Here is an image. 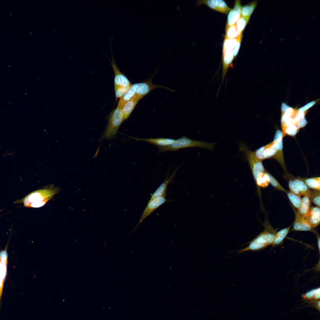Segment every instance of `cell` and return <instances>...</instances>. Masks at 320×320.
Here are the masks:
<instances>
[{"label":"cell","mask_w":320,"mask_h":320,"mask_svg":"<svg viewBox=\"0 0 320 320\" xmlns=\"http://www.w3.org/2000/svg\"><path fill=\"white\" fill-rule=\"evenodd\" d=\"M59 191L57 188L50 187L34 191L23 199L16 202H22L25 207L39 208L44 206Z\"/></svg>","instance_id":"cell-1"},{"label":"cell","mask_w":320,"mask_h":320,"mask_svg":"<svg viewBox=\"0 0 320 320\" xmlns=\"http://www.w3.org/2000/svg\"><path fill=\"white\" fill-rule=\"evenodd\" d=\"M264 226V231L248 243L249 245L247 247L237 251L238 254L248 251H258L272 244L277 230L274 229L267 221H266Z\"/></svg>","instance_id":"cell-2"},{"label":"cell","mask_w":320,"mask_h":320,"mask_svg":"<svg viewBox=\"0 0 320 320\" xmlns=\"http://www.w3.org/2000/svg\"><path fill=\"white\" fill-rule=\"evenodd\" d=\"M216 143H210L201 141L193 140L183 135L181 138L176 140L171 145L162 147H159V153L168 151H175L179 149L190 147H199L213 150Z\"/></svg>","instance_id":"cell-3"},{"label":"cell","mask_w":320,"mask_h":320,"mask_svg":"<svg viewBox=\"0 0 320 320\" xmlns=\"http://www.w3.org/2000/svg\"><path fill=\"white\" fill-rule=\"evenodd\" d=\"M122 108H116L109 116L108 123L100 140H110L116 135L118 129L123 122Z\"/></svg>","instance_id":"cell-4"},{"label":"cell","mask_w":320,"mask_h":320,"mask_svg":"<svg viewBox=\"0 0 320 320\" xmlns=\"http://www.w3.org/2000/svg\"><path fill=\"white\" fill-rule=\"evenodd\" d=\"M239 150L244 153L255 180L260 174L266 172L262 161L258 159L254 152L251 151L243 143L240 144Z\"/></svg>","instance_id":"cell-5"},{"label":"cell","mask_w":320,"mask_h":320,"mask_svg":"<svg viewBox=\"0 0 320 320\" xmlns=\"http://www.w3.org/2000/svg\"><path fill=\"white\" fill-rule=\"evenodd\" d=\"M152 78L146 81L132 84L130 88L133 94L135 95L140 96L143 97L147 95L151 91L158 87H165L172 91L171 89L165 87L154 85L152 84Z\"/></svg>","instance_id":"cell-6"},{"label":"cell","mask_w":320,"mask_h":320,"mask_svg":"<svg viewBox=\"0 0 320 320\" xmlns=\"http://www.w3.org/2000/svg\"><path fill=\"white\" fill-rule=\"evenodd\" d=\"M113 40L111 41L110 48L112 55V60L110 61L112 65L115 74L114 80V89L118 88L130 86L132 84L127 78L119 69L115 61L112 52L111 44Z\"/></svg>","instance_id":"cell-7"},{"label":"cell","mask_w":320,"mask_h":320,"mask_svg":"<svg viewBox=\"0 0 320 320\" xmlns=\"http://www.w3.org/2000/svg\"><path fill=\"white\" fill-rule=\"evenodd\" d=\"M167 200L164 196L156 197L149 200L148 204L140 217L137 224L132 230L129 235L136 229L140 223L155 210L165 202L171 201Z\"/></svg>","instance_id":"cell-8"},{"label":"cell","mask_w":320,"mask_h":320,"mask_svg":"<svg viewBox=\"0 0 320 320\" xmlns=\"http://www.w3.org/2000/svg\"><path fill=\"white\" fill-rule=\"evenodd\" d=\"M254 152L256 157L262 161L266 159H275L277 154L276 146L273 141L260 147Z\"/></svg>","instance_id":"cell-9"},{"label":"cell","mask_w":320,"mask_h":320,"mask_svg":"<svg viewBox=\"0 0 320 320\" xmlns=\"http://www.w3.org/2000/svg\"><path fill=\"white\" fill-rule=\"evenodd\" d=\"M202 4L207 5L211 9L226 15L231 9L226 2L222 0H198L196 7Z\"/></svg>","instance_id":"cell-10"},{"label":"cell","mask_w":320,"mask_h":320,"mask_svg":"<svg viewBox=\"0 0 320 320\" xmlns=\"http://www.w3.org/2000/svg\"><path fill=\"white\" fill-rule=\"evenodd\" d=\"M283 135L281 131L277 129L276 131L273 141L275 143L277 150V154L275 159L280 164L286 172L287 169L284 162L283 153Z\"/></svg>","instance_id":"cell-11"},{"label":"cell","mask_w":320,"mask_h":320,"mask_svg":"<svg viewBox=\"0 0 320 320\" xmlns=\"http://www.w3.org/2000/svg\"><path fill=\"white\" fill-rule=\"evenodd\" d=\"M182 164H181L176 168L172 175L168 178L169 175L168 173H167L164 182L160 185L155 192L151 195V196L149 200H152L159 197L164 196L165 197L166 196L167 186L169 184L173 181L172 180V179L175 176L178 170Z\"/></svg>","instance_id":"cell-12"},{"label":"cell","mask_w":320,"mask_h":320,"mask_svg":"<svg viewBox=\"0 0 320 320\" xmlns=\"http://www.w3.org/2000/svg\"><path fill=\"white\" fill-rule=\"evenodd\" d=\"M241 1L240 0H236L233 8L229 12L225 29L235 24L241 16V11L242 7L241 4Z\"/></svg>","instance_id":"cell-13"},{"label":"cell","mask_w":320,"mask_h":320,"mask_svg":"<svg viewBox=\"0 0 320 320\" xmlns=\"http://www.w3.org/2000/svg\"><path fill=\"white\" fill-rule=\"evenodd\" d=\"M311 201L308 196L302 198L300 207L296 213L295 221L305 219L311 208Z\"/></svg>","instance_id":"cell-14"},{"label":"cell","mask_w":320,"mask_h":320,"mask_svg":"<svg viewBox=\"0 0 320 320\" xmlns=\"http://www.w3.org/2000/svg\"><path fill=\"white\" fill-rule=\"evenodd\" d=\"M235 59L233 50H223L222 78L221 84L223 81L228 68L230 66H232V62Z\"/></svg>","instance_id":"cell-15"},{"label":"cell","mask_w":320,"mask_h":320,"mask_svg":"<svg viewBox=\"0 0 320 320\" xmlns=\"http://www.w3.org/2000/svg\"><path fill=\"white\" fill-rule=\"evenodd\" d=\"M305 219L312 228L313 229L318 226L320 222V207L316 206L311 207Z\"/></svg>","instance_id":"cell-16"},{"label":"cell","mask_w":320,"mask_h":320,"mask_svg":"<svg viewBox=\"0 0 320 320\" xmlns=\"http://www.w3.org/2000/svg\"><path fill=\"white\" fill-rule=\"evenodd\" d=\"M143 98L140 96L135 95L124 105L122 108L123 121L129 118L138 102Z\"/></svg>","instance_id":"cell-17"},{"label":"cell","mask_w":320,"mask_h":320,"mask_svg":"<svg viewBox=\"0 0 320 320\" xmlns=\"http://www.w3.org/2000/svg\"><path fill=\"white\" fill-rule=\"evenodd\" d=\"M137 141H144L155 145L159 147H162L171 145L176 140L165 138H139L134 137H129Z\"/></svg>","instance_id":"cell-18"},{"label":"cell","mask_w":320,"mask_h":320,"mask_svg":"<svg viewBox=\"0 0 320 320\" xmlns=\"http://www.w3.org/2000/svg\"><path fill=\"white\" fill-rule=\"evenodd\" d=\"M291 231H310L317 233L312 228L305 219L294 221Z\"/></svg>","instance_id":"cell-19"},{"label":"cell","mask_w":320,"mask_h":320,"mask_svg":"<svg viewBox=\"0 0 320 320\" xmlns=\"http://www.w3.org/2000/svg\"><path fill=\"white\" fill-rule=\"evenodd\" d=\"M292 226V225L277 232L273 241L271 244L272 247L279 245L282 244L284 240L289 232Z\"/></svg>","instance_id":"cell-20"},{"label":"cell","mask_w":320,"mask_h":320,"mask_svg":"<svg viewBox=\"0 0 320 320\" xmlns=\"http://www.w3.org/2000/svg\"><path fill=\"white\" fill-rule=\"evenodd\" d=\"M257 4V1H253L242 7L241 11V16L248 22Z\"/></svg>","instance_id":"cell-21"},{"label":"cell","mask_w":320,"mask_h":320,"mask_svg":"<svg viewBox=\"0 0 320 320\" xmlns=\"http://www.w3.org/2000/svg\"><path fill=\"white\" fill-rule=\"evenodd\" d=\"M293 179L294 183L301 196L309 197L311 190L305 183L298 177H295L293 176Z\"/></svg>","instance_id":"cell-22"},{"label":"cell","mask_w":320,"mask_h":320,"mask_svg":"<svg viewBox=\"0 0 320 320\" xmlns=\"http://www.w3.org/2000/svg\"><path fill=\"white\" fill-rule=\"evenodd\" d=\"M298 177L303 181L307 186L312 190L320 191V177H317L310 178Z\"/></svg>","instance_id":"cell-23"},{"label":"cell","mask_w":320,"mask_h":320,"mask_svg":"<svg viewBox=\"0 0 320 320\" xmlns=\"http://www.w3.org/2000/svg\"><path fill=\"white\" fill-rule=\"evenodd\" d=\"M267 172L266 171L265 172L260 174L255 180L256 185L258 187L265 188L269 185L270 179Z\"/></svg>","instance_id":"cell-24"},{"label":"cell","mask_w":320,"mask_h":320,"mask_svg":"<svg viewBox=\"0 0 320 320\" xmlns=\"http://www.w3.org/2000/svg\"><path fill=\"white\" fill-rule=\"evenodd\" d=\"M320 288L311 289L302 295L304 299L310 300H318L320 299Z\"/></svg>","instance_id":"cell-25"},{"label":"cell","mask_w":320,"mask_h":320,"mask_svg":"<svg viewBox=\"0 0 320 320\" xmlns=\"http://www.w3.org/2000/svg\"><path fill=\"white\" fill-rule=\"evenodd\" d=\"M225 38L233 39H236L242 35V33L238 32L236 29V25H231L225 29Z\"/></svg>","instance_id":"cell-26"},{"label":"cell","mask_w":320,"mask_h":320,"mask_svg":"<svg viewBox=\"0 0 320 320\" xmlns=\"http://www.w3.org/2000/svg\"><path fill=\"white\" fill-rule=\"evenodd\" d=\"M285 193L292 204L295 208L297 209L301 202L302 198L301 196L287 190Z\"/></svg>","instance_id":"cell-27"},{"label":"cell","mask_w":320,"mask_h":320,"mask_svg":"<svg viewBox=\"0 0 320 320\" xmlns=\"http://www.w3.org/2000/svg\"><path fill=\"white\" fill-rule=\"evenodd\" d=\"M293 177V175L289 173H286L284 176V178H286L288 180L289 191L294 194L301 196V195L294 183Z\"/></svg>","instance_id":"cell-28"},{"label":"cell","mask_w":320,"mask_h":320,"mask_svg":"<svg viewBox=\"0 0 320 320\" xmlns=\"http://www.w3.org/2000/svg\"><path fill=\"white\" fill-rule=\"evenodd\" d=\"M309 197L312 201L316 206L320 207V191L311 190Z\"/></svg>","instance_id":"cell-29"},{"label":"cell","mask_w":320,"mask_h":320,"mask_svg":"<svg viewBox=\"0 0 320 320\" xmlns=\"http://www.w3.org/2000/svg\"><path fill=\"white\" fill-rule=\"evenodd\" d=\"M267 173L269 177L270 183L271 185L278 190L285 192L286 190L270 173L267 172Z\"/></svg>","instance_id":"cell-30"},{"label":"cell","mask_w":320,"mask_h":320,"mask_svg":"<svg viewBox=\"0 0 320 320\" xmlns=\"http://www.w3.org/2000/svg\"><path fill=\"white\" fill-rule=\"evenodd\" d=\"M248 22L245 18L241 16L235 24L238 31L240 33H243Z\"/></svg>","instance_id":"cell-31"},{"label":"cell","mask_w":320,"mask_h":320,"mask_svg":"<svg viewBox=\"0 0 320 320\" xmlns=\"http://www.w3.org/2000/svg\"><path fill=\"white\" fill-rule=\"evenodd\" d=\"M131 86L120 87L114 89L116 101H117L119 98L121 97L127 92Z\"/></svg>","instance_id":"cell-32"},{"label":"cell","mask_w":320,"mask_h":320,"mask_svg":"<svg viewBox=\"0 0 320 320\" xmlns=\"http://www.w3.org/2000/svg\"><path fill=\"white\" fill-rule=\"evenodd\" d=\"M7 265L0 261V275L4 281L7 275Z\"/></svg>","instance_id":"cell-33"},{"label":"cell","mask_w":320,"mask_h":320,"mask_svg":"<svg viewBox=\"0 0 320 320\" xmlns=\"http://www.w3.org/2000/svg\"><path fill=\"white\" fill-rule=\"evenodd\" d=\"M242 36V35H241L239 38L237 43L233 49V52L235 58L237 55L240 49Z\"/></svg>","instance_id":"cell-34"},{"label":"cell","mask_w":320,"mask_h":320,"mask_svg":"<svg viewBox=\"0 0 320 320\" xmlns=\"http://www.w3.org/2000/svg\"><path fill=\"white\" fill-rule=\"evenodd\" d=\"M7 248V247L5 249L1 251L0 253V261L7 264L8 255Z\"/></svg>","instance_id":"cell-35"},{"label":"cell","mask_w":320,"mask_h":320,"mask_svg":"<svg viewBox=\"0 0 320 320\" xmlns=\"http://www.w3.org/2000/svg\"><path fill=\"white\" fill-rule=\"evenodd\" d=\"M314 102H312L310 103L309 104H308L306 105H305L303 107L299 109V111H302L303 112V111H305L306 109H308L310 108L311 106H312L313 105H314L313 104H314Z\"/></svg>","instance_id":"cell-36"},{"label":"cell","mask_w":320,"mask_h":320,"mask_svg":"<svg viewBox=\"0 0 320 320\" xmlns=\"http://www.w3.org/2000/svg\"><path fill=\"white\" fill-rule=\"evenodd\" d=\"M4 281L0 275V295L1 296L2 293Z\"/></svg>","instance_id":"cell-37"}]
</instances>
